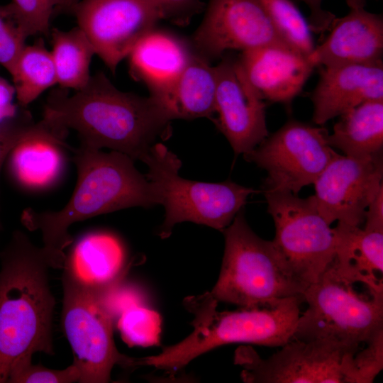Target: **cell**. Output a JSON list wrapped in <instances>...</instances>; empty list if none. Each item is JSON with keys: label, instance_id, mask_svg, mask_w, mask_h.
<instances>
[{"label": "cell", "instance_id": "obj_17", "mask_svg": "<svg viewBox=\"0 0 383 383\" xmlns=\"http://www.w3.org/2000/svg\"><path fill=\"white\" fill-rule=\"evenodd\" d=\"M325 40L314 47L308 60L314 67L382 62L383 18L365 8L350 9L335 18Z\"/></svg>", "mask_w": 383, "mask_h": 383}, {"label": "cell", "instance_id": "obj_37", "mask_svg": "<svg viewBox=\"0 0 383 383\" xmlns=\"http://www.w3.org/2000/svg\"><path fill=\"white\" fill-rule=\"evenodd\" d=\"M14 87L0 77V126L13 118L19 112L13 104Z\"/></svg>", "mask_w": 383, "mask_h": 383}, {"label": "cell", "instance_id": "obj_31", "mask_svg": "<svg viewBox=\"0 0 383 383\" xmlns=\"http://www.w3.org/2000/svg\"><path fill=\"white\" fill-rule=\"evenodd\" d=\"M80 372L72 363L63 370L45 367L41 365H33L32 361L17 368L10 375L9 383H72L78 382Z\"/></svg>", "mask_w": 383, "mask_h": 383}, {"label": "cell", "instance_id": "obj_22", "mask_svg": "<svg viewBox=\"0 0 383 383\" xmlns=\"http://www.w3.org/2000/svg\"><path fill=\"white\" fill-rule=\"evenodd\" d=\"M64 138L43 121L35 130L9 153V170L16 182L29 189H42L54 184L62 174Z\"/></svg>", "mask_w": 383, "mask_h": 383}, {"label": "cell", "instance_id": "obj_1", "mask_svg": "<svg viewBox=\"0 0 383 383\" xmlns=\"http://www.w3.org/2000/svg\"><path fill=\"white\" fill-rule=\"evenodd\" d=\"M42 121L63 138L69 129L75 131L80 146L109 148L142 161L159 140L169 136L172 119L152 96L122 91L97 72L71 96L61 87L52 91Z\"/></svg>", "mask_w": 383, "mask_h": 383}, {"label": "cell", "instance_id": "obj_23", "mask_svg": "<svg viewBox=\"0 0 383 383\" xmlns=\"http://www.w3.org/2000/svg\"><path fill=\"white\" fill-rule=\"evenodd\" d=\"M215 66L194 53L172 87L155 98L172 120L211 118L215 113Z\"/></svg>", "mask_w": 383, "mask_h": 383}, {"label": "cell", "instance_id": "obj_8", "mask_svg": "<svg viewBox=\"0 0 383 383\" xmlns=\"http://www.w3.org/2000/svg\"><path fill=\"white\" fill-rule=\"evenodd\" d=\"M267 212L273 218L272 241L283 266L302 294L317 282L335 257V235L318 210L314 195L264 186Z\"/></svg>", "mask_w": 383, "mask_h": 383}, {"label": "cell", "instance_id": "obj_2", "mask_svg": "<svg viewBox=\"0 0 383 383\" xmlns=\"http://www.w3.org/2000/svg\"><path fill=\"white\" fill-rule=\"evenodd\" d=\"M77 182L67 204L57 211L26 209L21 222L38 231L52 268H62L65 250L72 243L69 227L89 218L117 210L160 204L153 183L135 167L134 160L119 152L80 146L74 150Z\"/></svg>", "mask_w": 383, "mask_h": 383}, {"label": "cell", "instance_id": "obj_26", "mask_svg": "<svg viewBox=\"0 0 383 383\" xmlns=\"http://www.w3.org/2000/svg\"><path fill=\"white\" fill-rule=\"evenodd\" d=\"M11 75L16 99L22 108L57 84L50 51L46 49L42 40L32 45H25Z\"/></svg>", "mask_w": 383, "mask_h": 383}, {"label": "cell", "instance_id": "obj_20", "mask_svg": "<svg viewBox=\"0 0 383 383\" xmlns=\"http://www.w3.org/2000/svg\"><path fill=\"white\" fill-rule=\"evenodd\" d=\"M194 53L190 43L155 27L128 54L130 72L148 87L150 96L159 97L172 87Z\"/></svg>", "mask_w": 383, "mask_h": 383}, {"label": "cell", "instance_id": "obj_3", "mask_svg": "<svg viewBox=\"0 0 383 383\" xmlns=\"http://www.w3.org/2000/svg\"><path fill=\"white\" fill-rule=\"evenodd\" d=\"M0 383L37 352L53 355L50 260L16 231L0 253Z\"/></svg>", "mask_w": 383, "mask_h": 383}, {"label": "cell", "instance_id": "obj_11", "mask_svg": "<svg viewBox=\"0 0 383 383\" xmlns=\"http://www.w3.org/2000/svg\"><path fill=\"white\" fill-rule=\"evenodd\" d=\"M72 12L95 54L113 72L162 20L148 0H80Z\"/></svg>", "mask_w": 383, "mask_h": 383}, {"label": "cell", "instance_id": "obj_14", "mask_svg": "<svg viewBox=\"0 0 383 383\" xmlns=\"http://www.w3.org/2000/svg\"><path fill=\"white\" fill-rule=\"evenodd\" d=\"M382 152L355 158L338 154L316 179L318 210L331 225L364 223L366 209L382 185Z\"/></svg>", "mask_w": 383, "mask_h": 383}, {"label": "cell", "instance_id": "obj_28", "mask_svg": "<svg viewBox=\"0 0 383 383\" xmlns=\"http://www.w3.org/2000/svg\"><path fill=\"white\" fill-rule=\"evenodd\" d=\"M383 368V328L343 356L344 383H372Z\"/></svg>", "mask_w": 383, "mask_h": 383}, {"label": "cell", "instance_id": "obj_16", "mask_svg": "<svg viewBox=\"0 0 383 383\" xmlns=\"http://www.w3.org/2000/svg\"><path fill=\"white\" fill-rule=\"evenodd\" d=\"M311 99L313 121L320 126L362 103L383 100V62L321 67Z\"/></svg>", "mask_w": 383, "mask_h": 383}, {"label": "cell", "instance_id": "obj_36", "mask_svg": "<svg viewBox=\"0 0 383 383\" xmlns=\"http://www.w3.org/2000/svg\"><path fill=\"white\" fill-rule=\"evenodd\" d=\"M364 223V230L383 233V186L367 206Z\"/></svg>", "mask_w": 383, "mask_h": 383}, {"label": "cell", "instance_id": "obj_9", "mask_svg": "<svg viewBox=\"0 0 383 383\" xmlns=\"http://www.w3.org/2000/svg\"><path fill=\"white\" fill-rule=\"evenodd\" d=\"M62 325L80 372L79 382L106 383L113 367L141 365V358L121 353L113 338V318L98 294L63 282Z\"/></svg>", "mask_w": 383, "mask_h": 383}, {"label": "cell", "instance_id": "obj_33", "mask_svg": "<svg viewBox=\"0 0 383 383\" xmlns=\"http://www.w3.org/2000/svg\"><path fill=\"white\" fill-rule=\"evenodd\" d=\"M36 127L37 123L32 122L30 116L26 111H19L13 118L0 126V170L13 148L30 135Z\"/></svg>", "mask_w": 383, "mask_h": 383}, {"label": "cell", "instance_id": "obj_30", "mask_svg": "<svg viewBox=\"0 0 383 383\" xmlns=\"http://www.w3.org/2000/svg\"><path fill=\"white\" fill-rule=\"evenodd\" d=\"M11 18L26 39L49 31L50 21L55 11L54 0H11L6 5Z\"/></svg>", "mask_w": 383, "mask_h": 383}, {"label": "cell", "instance_id": "obj_5", "mask_svg": "<svg viewBox=\"0 0 383 383\" xmlns=\"http://www.w3.org/2000/svg\"><path fill=\"white\" fill-rule=\"evenodd\" d=\"M223 233L222 265L210 292L218 301L253 308L302 296L301 290L287 273L272 242L255 234L242 210Z\"/></svg>", "mask_w": 383, "mask_h": 383}, {"label": "cell", "instance_id": "obj_15", "mask_svg": "<svg viewBox=\"0 0 383 383\" xmlns=\"http://www.w3.org/2000/svg\"><path fill=\"white\" fill-rule=\"evenodd\" d=\"M215 122L236 155L254 150L268 135L265 100L247 79L238 58L215 66Z\"/></svg>", "mask_w": 383, "mask_h": 383}, {"label": "cell", "instance_id": "obj_12", "mask_svg": "<svg viewBox=\"0 0 383 383\" xmlns=\"http://www.w3.org/2000/svg\"><path fill=\"white\" fill-rule=\"evenodd\" d=\"M349 351L327 341L292 339L267 359L250 347L235 353L243 367L241 378L249 383H344L341 361Z\"/></svg>", "mask_w": 383, "mask_h": 383}, {"label": "cell", "instance_id": "obj_4", "mask_svg": "<svg viewBox=\"0 0 383 383\" xmlns=\"http://www.w3.org/2000/svg\"><path fill=\"white\" fill-rule=\"evenodd\" d=\"M303 301L302 296H292L262 306L218 311L211 292L188 296L184 304L194 315L193 332L158 355L143 357V365L176 370L206 352L234 343L282 347L293 339Z\"/></svg>", "mask_w": 383, "mask_h": 383}, {"label": "cell", "instance_id": "obj_29", "mask_svg": "<svg viewBox=\"0 0 383 383\" xmlns=\"http://www.w3.org/2000/svg\"><path fill=\"white\" fill-rule=\"evenodd\" d=\"M161 323L157 312L140 304L126 309L120 315L117 328L128 345L148 347L159 344Z\"/></svg>", "mask_w": 383, "mask_h": 383}, {"label": "cell", "instance_id": "obj_6", "mask_svg": "<svg viewBox=\"0 0 383 383\" xmlns=\"http://www.w3.org/2000/svg\"><path fill=\"white\" fill-rule=\"evenodd\" d=\"M145 174L155 187L160 204L165 210L159 235L169 237L173 227L184 221L223 231L257 191L231 181L202 182L179 174L181 161L162 143L155 144L142 160Z\"/></svg>", "mask_w": 383, "mask_h": 383}, {"label": "cell", "instance_id": "obj_13", "mask_svg": "<svg viewBox=\"0 0 383 383\" xmlns=\"http://www.w3.org/2000/svg\"><path fill=\"white\" fill-rule=\"evenodd\" d=\"M190 45L195 54L209 62L231 50L243 52L270 45L289 47L259 0H209Z\"/></svg>", "mask_w": 383, "mask_h": 383}, {"label": "cell", "instance_id": "obj_19", "mask_svg": "<svg viewBox=\"0 0 383 383\" xmlns=\"http://www.w3.org/2000/svg\"><path fill=\"white\" fill-rule=\"evenodd\" d=\"M126 258L120 240L107 232L83 235L65 257L63 282L96 294L118 282Z\"/></svg>", "mask_w": 383, "mask_h": 383}, {"label": "cell", "instance_id": "obj_32", "mask_svg": "<svg viewBox=\"0 0 383 383\" xmlns=\"http://www.w3.org/2000/svg\"><path fill=\"white\" fill-rule=\"evenodd\" d=\"M26 38L11 16L6 6H0V65L11 74L25 47Z\"/></svg>", "mask_w": 383, "mask_h": 383}, {"label": "cell", "instance_id": "obj_25", "mask_svg": "<svg viewBox=\"0 0 383 383\" xmlns=\"http://www.w3.org/2000/svg\"><path fill=\"white\" fill-rule=\"evenodd\" d=\"M51 38L57 84L66 89H81L91 77L90 63L96 55L92 45L78 26L70 30L54 28Z\"/></svg>", "mask_w": 383, "mask_h": 383}, {"label": "cell", "instance_id": "obj_7", "mask_svg": "<svg viewBox=\"0 0 383 383\" xmlns=\"http://www.w3.org/2000/svg\"><path fill=\"white\" fill-rule=\"evenodd\" d=\"M353 285L331 265L303 292L307 308L300 313L293 339L327 341L352 352L383 328V296H366Z\"/></svg>", "mask_w": 383, "mask_h": 383}, {"label": "cell", "instance_id": "obj_10", "mask_svg": "<svg viewBox=\"0 0 383 383\" xmlns=\"http://www.w3.org/2000/svg\"><path fill=\"white\" fill-rule=\"evenodd\" d=\"M325 128L289 120L244 157L265 170V186L297 194L313 184L338 154L328 142Z\"/></svg>", "mask_w": 383, "mask_h": 383}, {"label": "cell", "instance_id": "obj_34", "mask_svg": "<svg viewBox=\"0 0 383 383\" xmlns=\"http://www.w3.org/2000/svg\"><path fill=\"white\" fill-rule=\"evenodd\" d=\"M159 13L161 19L185 25L199 13L204 4L201 0H148Z\"/></svg>", "mask_w": 383, "mask_h": 383}, {"label": "cell", "instance_id": "obj_27", "mask_svg": "<svg viewBox=\"0 0 383 383\" xmlns=\"http://www.w3.org/2000/svg\"><path fill=\"white\" fill-rule=\"evenodd\" d=\"M274 28L293 50L308 57L314 48L311 30L291 0H259Z\"/></svg>", "mask_w": 383, "mask_h": 383}, {"label": "cell", "instance_id": "obj_24", "mask_svg": "<svg viewBox=\"0 0 383 383\" xmlns=\"http://www.w3.org/2000/svg\"><path fill=\"white\" fill-rule=\"evenodd\" d=\"M328 142L351 157L382 152L383 100L366 101L340 115Z\"/></svg>", "mask_w": 383, "mask_h": 383}, {"label": "cell", "instance_id": "obj_21", "mask_svg": "<svg viewBox=\"0 0 383 383\" xmlns=\"http://www.w3.org/2000/svg\"><path fill=\"white\" fill-rule=\"evenodd\" d=\"M335 257L331 263L343 280L365 285L383 296V233L338 223L333 228Z\"/></svg>", "mask_w": 383, "mask_h": 383}, {"label": "cell", "instance_id": "obj_18", "mask_svg": "<svg viewBox=\"0 0 383 383\" xmlns=\"http://www.w3.org/2000/svg\"><path fill=\"white\" fill-rule=\"evenodd\" d=\"M250 84L264 100L289 104L315 68L288 46L270 45L243 51L238 57Z\"/></svg>", "mask_w": 383, "mask_h": 383}, {"label": "cell", "instance_id": "obj_35", "mask_svg": "<svg viewBox=\"0 0 383 383\" xmlns=\"http://www.w3.org/2000/svg\"><path fill=\"white\" fill-rule=\"evenodd\" d=\"M309 8L308 22L312 32L321 33L329 30L335 16L322 8L323 0H301ZM350 9L365 8L367 0H345Z\"/></svg>", "mask_w": 383, "mask_h": 383}, {"label": "cell", "instance_id": "obj_38", "mask_svg": "<svg viewBox=\"0 0 383 383\" xmlns=\"http://www.w3.org/2000/svg\"><path fill=\"white\" fill-rule=\"evenodd\" d=\"M80 0H54L55 11H72Z\"/></svg>", "mask_w": 383, "mask_h": 383}]
</instances>
